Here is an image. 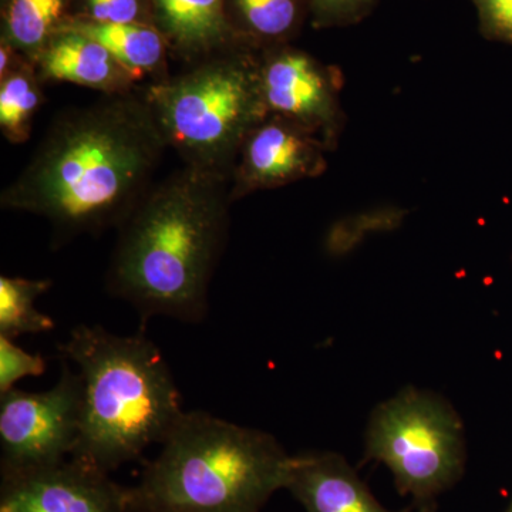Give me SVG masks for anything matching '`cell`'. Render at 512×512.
<instances>
[{"label":"cell","mask_w":512,"mask_h":512,"mask_svg":"<svg viewBox=\"0 0 512 512\" xmlns=\"http://www.w3.org/2000/svg\"><path fill=\"white\" fill-rule=\"evenodd\" d=\"M167 150L143 87L101 96L53 120L0 207L49 222L56 247L99 235L146 197Z\"/></svg>","instance_id":"1"},{"label":"cell","mask_w":512,"mask_h":512,"mask_svg":"<svg viewBox=\"0 0 512 512\" xmlns=\"http://www.w3.org/2000/svg\"><path fill=\"white\" fill-rule=\"evenodd\" d=\"M229 178L184 165L154 184L117 228L106 274L110 295L141 322L200 323L228 239Z\"/></svg>","instance_id":"2"},{"label":"cell","mask_w":512,"mask_h":512,"mask_svg":"<svg viewBox=\"0 0 512 512\" xmlns=\"http://www.w3.org/2000/svg\"><path fill=\"white\" fill-rule=\"evenodd\" d=\"M79 369L82 419L70 458L111 473L163 444L184 416L183 397L156 343L79 325L59 346Z\"/></svg>","instance_id":"3"},{"label":"cell","mask_w":512,"mask_h":512,"mask_svg":"<svg viewBox=\"0 0 512 512\" xmlns=\"http://www.w3.org/2000/svg\"><path fill=\"white\" fill-rule=\"evenodd\" d=\"M293 456L266 431L185 412L133 490L137 512H262Z\"/></svg>","instance_id":"4"},{"label":"cell","mask_w":512,"mask_h":512,"mask_svg":"<svg viewBox=\"0 0 512 512\" xmlns=\"http://www.w3.org/2000/svg\"><path fill=\"white\" fill-rule=\"evenodd\" d=\"M143 92L184 165L229 180L248 134L268 116L259 53L245 47L220 50Z\"/></svg>","instance_id":"5"},{"label":"cell","mask_w":512,"mask_h":512,"mask_svg":"<svg viewBox=\"0 0 512 512\" xmlns=\"http://www.w3.org/2000/svg\"><path fill=\"white\" fill-rule=\"evenodd\" d=\"M365 458L387 467L417 511L433 512L466 470L463 420L440 394L404 387L370 414Z\"/></svg>","instance_id":"6"},{"label":"cell","mask_w":512,"mask_h":512,"mask_svg":"<svg viewBox=\"0 0 512 512\" xmlns=\"http://www.w3.org/2000/svg\"><path fill=\"white\" fill-rule=\"evenodd\" d=\"M83 382L62 363L52 389L33 393L12 389L0 394V473L22 476L70 458L80 433Z\"/></svg>","instance_id":"7"},{"label":"cell","mask_w":512,"mask_h":512,"mask_svg":"<svg viewBox=\"0 0 512 512\" xmlns=\"http://www.w3.org/2000/svg\"><path fill=\"white\" fill-rule=\"evenodd\" d=\"M259 76L268 114L312 131L329 151L338 148L346 124L338 69L303 50L282 45L259 53Z\"/></svg>","instance_id":"8"},{"label":"cell","mask_w":512,"mask_h":512,"mask_svg":"<svg viewBox=\"0 0 512 512\" xmlns=\"http://www.w3.org/2000/svg\"><path fill=\"white\" fill-rule=\"evenodd\" d=\"M328 153L325 143L312 131L268 114L239 150L229 180L231 200L320 177L328 168Z\"/></svg>","instance_id":"9"},{"label":"cell","mask_w":512,"mask_h":512,"mask_svg":"<svg viewBox=\"0 0 512 512\" xmlns=\"http://www.w3.org/2000/svg\"><path fill=\"white\" fill-rule=\"evenodd\" d=\"M0 512H137L133 490L109 473L67 458L56 466L2 478Z\"/></svg>","instance_id":"10"},{"label":"cell","mask_w":512,"mask_h":512,"mask_svg":"<svg viewBox=\"0 0 512 512\" xmlns=\"http://www.w3.org/2000/svg\"><path fill=\"white\" fill-rule=\"evenodd\" d=\"M285 490L306 512H409L384 507L346 458L333 451L293 456Z\"/></svg>","instance_id":"11"},{"label":"cell","mask_w":512,"mask_h":512,"mask_svg":"<svg viewBox=\"0 0 512 512\" xmlns=\"http://www.w3.org/2000/svg\"><path fill=\"white\" fill-rule=\"evenodd\" d=\"M33 64L43 83L77 84L101 96L133 92L140 87L106 47L70 30H57Z\"/></svg>","instance_id":"12"},{"label":"cell","mask_w":512,"mask_h":512,"mask_svg":"<svg viewBox=\"0 0 512 512\" xmlns=\"http://www.w3.org/2000/svg\"><path fill=\"white\" fill-rule=\"evenodd\" d=\"M160 30L188 62L231 45L227 0H153Z\"/></svg>","instance_id":"13"},{"label":"cell","mask_w":512,"mask_h":512,"mask_svg":"<svg viewBox=\"0 0 512 512\" xmlns=\"http://www.w3.org/2000/svg\"><path fill=\"white\" fill-rule=\"evenodd\" d=\"M59 30H70L96 40L133 74L136 82L150 83L168 74V42L158 28L148 23H97L86 18L66 20ZM57 33V32H56Z\"/></svg>","instance_id":"14"},{"label":"cell","mask_w":512,"mask_h":512,"mask_svg":"<svg viewBox=\"0 0 512 512\" xmlns=\"http://www.w3.org/2000/svg\"><path fill=\"white\" fill-rule=\"evenodd\" d=\"M42 79L28 57H20L0 77V130L12 144H23L32 136L33 121L45 104Z\"/></svg>","instance_id":"15"},{"label":"cell","mask_w":512,"mask_h":512,"mask_svg":"<svg viewBox=\"0 0 512 512\" xmlns=\"http://www.w3.org/2000/svg\"><path fill=\"white\" fill-rule=\"evenodd\" d=\"M309 0H231L242 35L262 50L286 45L305 19Z\"/></svg>","instance_id":"16"},{"label":"cell","mask_w":512,"mask_h":512,"mask_svg":"<svg viewBox=\"0 0 512 512\" xmlns=\"http://www.w3.org/2000/svg\"><path fill=\"white\" fill-rule=\"evenodd\" d=\"M52 286L49 279L0 276V336L16 340L55 330V319L36 308L37 298Z\"/></svg>","instance_id":"17"},{"label":"cell","mask_w":512,"mask_h":512,"mask_svg":"<svg viewBox=\"0 0 512 512\" xmlns=\"http://www.w3.org/2000/svg\"><path fill=\"white\" fill-rule=\"evenodd\" d=\"M67 0H9L5 40L30 62L62 25Z\"/></svg>","instance_id":"18"},{"label":"cell","mask_w":512,"mask_h":512,"mask_svg":"<svg viewBox=\"0 0 512 512\" xmlns=\"http://www.w3.org/2000/svg\"><path fill=\"white\" fill-rule=\"evenodd\" d=\"M47 362L39 353H29L15 340L0 336V394L15 389L25 377L45 375Z\"/></svg>","instance_id":"19"},{"label":"cell","mask_w":512,"mask_h":512,"mask_svg":"<svg viewBox=\"0 0 512 512\" xmlns=\"http://www.w3.org/2000/svg\"><path fill=\"white\" fill-rule=\"evenodd\" d=\"M379 0H309L313 22L319 28H346L372 15Z\"/></svg>","instance_id":"20"},{"label":"cell","mask_w":512,"mask_h":512,"mask_svg":"<svg viewBox=\"0 0 512 512\" xmlns=\"http://www.w3.org/2000/svg\"><path fill=\"white\" fill-rule=\"evenodd\" d=\"M476 6L481 35L512 46V0H471Z\"/></svg>","instance_id":"21"},{"label":"cell","mask_w":512,"mask_h":512,"mask_svg":"<svg viewBox=\"0 0 512 512\" xmlns=\"http://www.w3.org/2000/svg\"><path fill=\"white\" fill-rule=\"evenodd\" d=\"M89 20L97 23L144 22L143 0H84ZM150 25V23H148Z\"/></svg>","instance_id":"22"},{"label":"cell","mask_w":512,"mask_h":512,"mask_svg":"<svg viewBox=\"0 0 512 512\" xmlns=\"http://www.w3.org/2000/svg\"><path fill=\"white\" fill-rule=\"evenodd\" d=\"M508 512H512V505H511L510 511H508Z\"/></svg>","instance_id":"23"}]
</instances>
